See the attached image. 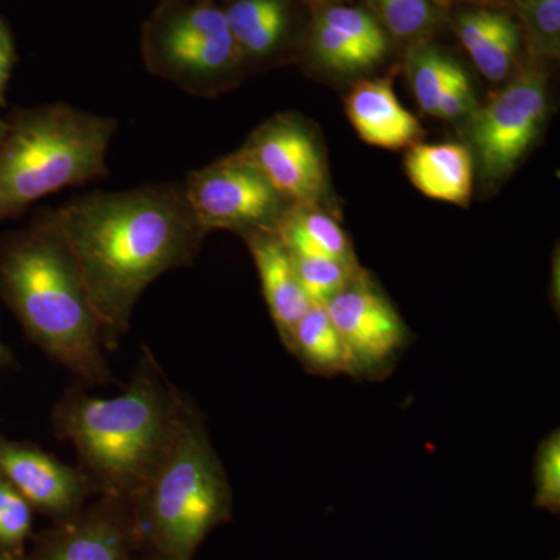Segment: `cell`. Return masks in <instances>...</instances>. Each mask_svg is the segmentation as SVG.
Instances as JSON below:
<instances>
[{
	"label": "cell",
	"mask_w": 560,
	"mask_h": 560,
	"mask_svg": "<svg viewBox=\"0 0 560 560\" xmlns=\"http://www.w3.org/2000/svg\"><path fill=\"white\" fill-rule=\"evenodd\" d=\"M50 215L79 265L108 350L119 346L143 291L189 265L206 235L183 187L165 184L88 195Z\"/></svg>",
	"instance_id": "1"
},
{
	"label": "cell",
	"mask_w": 560,
	"mask_h": 560,
	"mask_svg": "<svg viewBox=\"0 0 560 560\" xmlns=\"http://www.w3.org/2000/svg\"><path fill=\"white\" fill-rule=\"evenodd\" d=\"M186 400L145 349L119 396L101 399L69 389L55 405L51 422L98 497L130 504L171 447Z\"/></svg>",
	"instance_id": "2"
},
{
	"label": "cell",
	"mask_w": 560,
	"mask_h": 560,
	"mask_svg": "<svg viewBox=\"0 0 560 560\" xmlns=\"http://www.w3.org/2000/svg\"><path fill=\"white\" fill-rule=\"evenodd\" d=\"M0 296L50 360L83 385L113 383L79 265L50 213L0 243Z\"/></svg>",
	"instance_id": "3"
},
{
	"label": "cell",
	"mask_w": 560,
	"mask_h": 560,
	"mask_svg": "<svg viewBox=\"0 0 560 560\" xmlns=\"http://www.w3.org/2000/svg\"><path fill=\"white\" fill-rule=\"evenodd\" d=\"M130 508L140 551L160 560L194 559L206 537L231 521L226 471L189 400L171 447Z\"/></svg>",
	"instance_id": "4"
},
{
	"label": "cell",
	"mask_w": 560,
	"mask_h": 560,
	"mask_svg": "<svg viewBox=\"0 0 560 560\" xmlns=\"http://www.w3.org/2000/svg\"><path fill=\"white\" fill-rule=\"evenodd\" d=\"M0 140V220L33 202L106 176V153L117 121L68 105L14 116Z\"/></svg>",
	"instance_id": "5"
},
{
	"label": "cell",
	"mask_w": 560,
	"mask_h": 560,
	"mask_svg": "<svg viewBox=\"0 0 560 560\" xmlns=\"http://www.w3.org/2000/svg\"><path fill=\"white\" fill-rule=\"evenodd\" d=\"M150 72L195 94L215 90L241 61L223 10L210 0H171L143 32Z\"/></svg>",
	"instance_id": "6"
},
{
	"label": "cell",
	"mask_w": 560,
	"mask_h": 560,
	"mask_svg": "<svg viewBox=\"0 0 560 560\" xmlns=\"http://www.w3.org/2000/svg\"><path fill=\"white\" fill-rule=\"evenodd\" d=\"M183 191L206 234L213 230L243 235L275 231L285 212L287 201L238 153L191 173Z\"/></svg>",
	"instance_id": "7"
},
{
	"label": "cell",
	"mask_w": 560,
	"mask_h": 560,
	"mask_svg": "<svg viewBox=\"0 0 560 560\" xmlns=\"http://www.w3.org/2000/svg\"><path fill=\"white\" fill-rule=\"evenodd\" d=\"M547 114V88L539 73L526 70L493 94L478 113L474 143L486 178L514 171L539 135Z\"/></svg>",
	"instance_id": "8"
},
{
	"label": "cell",
	"mask_w": 560,
	"mask_h": 560,
	"mask_svg": "<svg viewBox=\"0 0 560 560\" xmlns=\"http://www.w3.org/2000/svg\"><path fill=\"white\" fill-rule=\"evenodd\" d=\"M324 308L345 342L353 375L381 371L407 341L399 313L363 271Z\"/></svg>",
	"instance_id": "9"
},
{
	"label": "cell",
	"mask_w": 560,
	"mask_h": 560,
	"mask_svg": "<svg viewBox=\"0 0 560 560\" xmlns=\"http://www.w3.org/2000/svg\"><path fill=\"white\" fill-rule=\"evenodd\" d=\"M139 551L130 504L101 495L40 533L25 560H132Z\"/></svg>",
	"instance_id": "10"
},
{
	"label": "cell",
	"mask_w": 560,
	"mask_h": 560,
	"mask_svg": "<svg viewBox=\"0 0 560 560\" xmlns=\"http://www.w3.org/2000/svg\"><path fill=\"white\" fill-rule=\"evenodd\" d=\"M238 154L260 172L282 200L315 206L326 184L315 139L298 121L279 117L250 136Z\"/></svg>",
	"instance_id": "11"
},
{
	"label": "cell",
	"mask_w": 560,
	"mask_h": 560,
	"mask_svg": "<svg viewBox=\"0 0 560 560\" xmlns=\"http://www.w3.org/2000/svg\"><path fill=\"white\" fill-rule=\"evenodd\" d=\"M0 477L32 504L35 512L62 521L98 497L83 470L68 466L31 442L11 441L0 434Z\"/></svg>",
	"instance_id": "12"
},
{
	"label": "cell",
	"mask_w": 560,
	"mask_h": 560,
	"mask_svg": "<svg viewBox=\"0 0 560 560\" xmlns=\"http://www.w3.org/2000/svg\"><path fill=\"white\" fill-rule=\"evenodd\" d=\"M312 46L327 68L340 72L370 69L388 49L377 20L355 7H331L320 13L313 27Z\"/></svg>",
	"instance_id": "13"
},
{
	"label": "cell",
	"mask_w": 560,
	"mask_h": 560,
	"mask_svg": "<svg viewBox=\"0 0 560 560\" xmlns=\"http://www.w3.org/2000/svg\"><path fill=\"white\" fill-rule=\"evenodd\" d=\"M245 237L259 272L268 311L280 340L287 346L294 327L312 307V302L298 279L290 250L275 231L250 232Z\"/></svg>",
	"instance_id": "14"
},
{
	"label": "cell",
	"mask_w": 560,
	"mask_h": 560,
	"mask_svg": "<svg viewBox=\"0 0 560 560\" xmlns=\"http://www.w3.org/2000/svg\"><path fill=\"white\" fill-rule=\"evenodd\" d=\"M346 109L360 138L381 149H405L422 135L419 120L400 105L389 80L361 81L350 92Z\"/></svg>",
	"instance_id": "15"
},
{
	"label": "cell",
	"mask_w": 560,
	"mask_h": 560,
	"mask_svg": "<svg viewBox=\"0 0 560 560\" xmlns=\"http://www.w3.org/2000/svg\"><path fill=\"white\" fill-rule=\"evenodd\" d=\"M416 189L433 200L466 206L474 189V158L459 143H416L405 161Z\"/></svg>",
	"instance_id": "16"
},
{
	"label": "cell",
	"mask_w": 560,
	"mask_h": 560,
	"mask_svg": "<svg viewBox=\"0 0 560 560\" xmlns=\"http://www.w3.org/2000/svg\"><path fill=\"white\" fill-rule=\"evenodd\" d=\"M456 28L460 44L486 79L501 81L510 75L522 33L510 14L492 10L467 11L459 18Z\"/></svg>",
	"instance_id": "17"
},
{
	"label": "cell",
	"mask_w": 560,
	"mask_h": 560,
	"mask_svg": "<svg viewBox=\"0 0 560 560\" xmlns=\"http://www.w3.org/2000/svg\"><path fill=\"white\" fill-rule=\"evenodd\" d=\"M223 13L242 57H270L289 28L285 0H232Z\"/></svg>",
	"instance_id": "18"
},
{
	"label": "cell",
	"mask_w": 560,
	"mask_h": 560,
	"mask_svg": "<svg viewBox=\"0 0 560 560\" xmlns=\"http://www.w3.org/2000/svg\"><path fill=\"white\" fill-rule=\"evenodd\" d=\"M275 232L287 249L296 256L355 261L345 230L330 215L313 209V206H294L283 212Z\"/></svg>",
	"instance_id": "19"
},
{
	"label": "cell",
	"mask_w": 560,
	"mask_h": 560,
	"mask_svg": "<svg viewBox=\"0 0 560 560\" xmlns=\"http://www.w3.org/2000/svg\"><path fill=\"white\" fill-rule=\"evenodd\" d=\"M287 349L318 374H352L348 350L323 305H312L302 316Z\"/></svg>",
	"instance_id": "20"
},
{
	"label": "cell",
	"mask_w": 560,
	"mask_h": 560,
	"mask_svg": "<svg viewBox=\"0 0 560 560\" xmlns=\"http://www.w3.org/2000/svg\"><path fill=\"white\" fill-rule=\"evenodd\" d=\"M459 66L436 47L420 46L410 58L411 90L423 113L438 117L442 95Z\"/></svg>",
	"instance_id": "21"
},
{
	"label": "cell",
	"mask_w": 560,
	"mask_h": 560,
	"mask_svg": "<svg viewBox=\"0 0 560 560\" xmlns=\"http://www.w3.org/2000/svg\"><path fill=\"white\" fill-rule=\"evenodd\" d=\"M291 257H293L298 279L312 305L324 307L361 272L357 261H342L324 256H296V254H291Z\"/></svg>",
	"instance_id": "22"
},
{
	"label": "cell",
	"mask_w": 560,
	"mask_h": 560,
	"mask_svg": "<svg viewBox=\"0 0 560 560\" xmlns=\"http://www.w3.org/2000/svg\"><path fill=\"white\" fill-rule=\"evenodd\" d=\"M517 10L530 49L541 57H558L560 0H518Z\"/></svg>",
	"instance_id": "23"
},
{
	"label": "cell",
	"mask_w": 560,
	"mask_h": 560,
	"mask_svg": "<svg viewBox=\"0 0 560 560\" xmlns=\"http://www.w3.org/2000/svg\"><path fill=\"white\" fill-rule=\"evenodd\" d=\"M35 510L9 481L0 477V548L25 555L32 539Z\"/></svg>",
	"instance_id": "24"
},
{
	"label": "cell",
	"mask_w": 560,
	"mask_h": 560,
	"mask_svg": "<svg viewBox=\"0 0 560 560\" xmlns=\"http://www.w3.org/2000/svg\"><path fill=\"white\" fill-rule=\"evenodd\" d=\"M534 463V503L541 510L559 514L560 511V434L552 431L540 442Z\"/></svg>",
	"instance_id": "25"
},
{
	"label": "cell",
	"mask_w": 560,
	"mask_h": 560,
	"mask_svg": "<svg viewBox=\"0 0 560 560\" xmlns=\"http://www.w3.org/2000/svg\"><path fill=\"white\" fill-rule=\"evenodd\" d=\"M383 24L397 38H415L433 24V0H374Z\"/></svg>",
	"instance_id": "26"
},
{
	"label": "cell",
	"mask_w": 560,
	"mask_h": 560,
	"mask_svg": "<svg viewBox=\"0 0 560 560\" xmlns=\"http://www.w3.org/2000/svg\"><path fill=\"white\" fill-rule=\"evenodd\" d=\"M471 105H474V92H471L470 81L464 70L459 69L442 95L438 117L448 120L458 119L469 113Z\"/></svg>",
	"instance_id": "27"
},
{
	"label": "cell",
	"mask_w": 560,
	"mask_h": 560,
	"mask_svg": "<svg viewBox=\"0 0 560 560\" xmlns=\"http://www.w3.org/2000/svg\"><path fill=\"white\" fill-rule=\"evenodd\" d=\"M13 60V43H11L5 25L0 21V105L3 103V95H5Z\"/></svg>",
	"instance_id": "28"
},
{
	"label": "cell",
	"mask_w": 560,
	"mask_h": 560,
	"mask_svg": "<svg viewBox=\"0 0 560 560\" xmlns=\"http://www.w3.org/2000/svg\"><path fill=\"white\" fill-rule=\"evenodd\" d=\"M0 364H5V366L13 364V357H11L9 349L2 342H0Z\"/></svg>",
	"instance_id": "29"
},
{
	"label": "cell",
	"mask_w": 560,
	"mask_h": 560,
	"mask_svg": "<svg viewBox=\"0 0 560 560\" xmlns=\"http://www.w3.org/2000/svg\"><path fill=\"white\" fill-rule=\"evenodd\" d=\"M0 560H25V555H16V552H10L0 548Z\"/></svg>",
	"instance_id": "30"
},
{
	"label": "cell",
	"mask_w": 560,
	"mask_h": 560,
	"mask_svg": "<svg viewBox=\"0 0 560 560\" xmlns=\"http://www.w3.org/2000/svg\"><path fill=\"white\" fill-rule=\"evenodd\" d=\"M132 560H160L154 558V556L149 555V552L145 551H139L138 555L132 558Z\"/></svg>",
	"instance_id": "31"
},
{
	"label": "cell",
	"mask_w": 560,
	"mask_h": 560,
	"mask_svg": "<svg viewBox=\"0 0 560 560\" xmlns=\"http://www.w3.org/2000/svg\"><path fill=\"white\" fill-rule=\"evenodd\" d=\"M7 128H9V125H7L5 121L0 120V140H2L3 136H5Z\"/></svg>",
	"instance_id": "32"
}]
</instances>
